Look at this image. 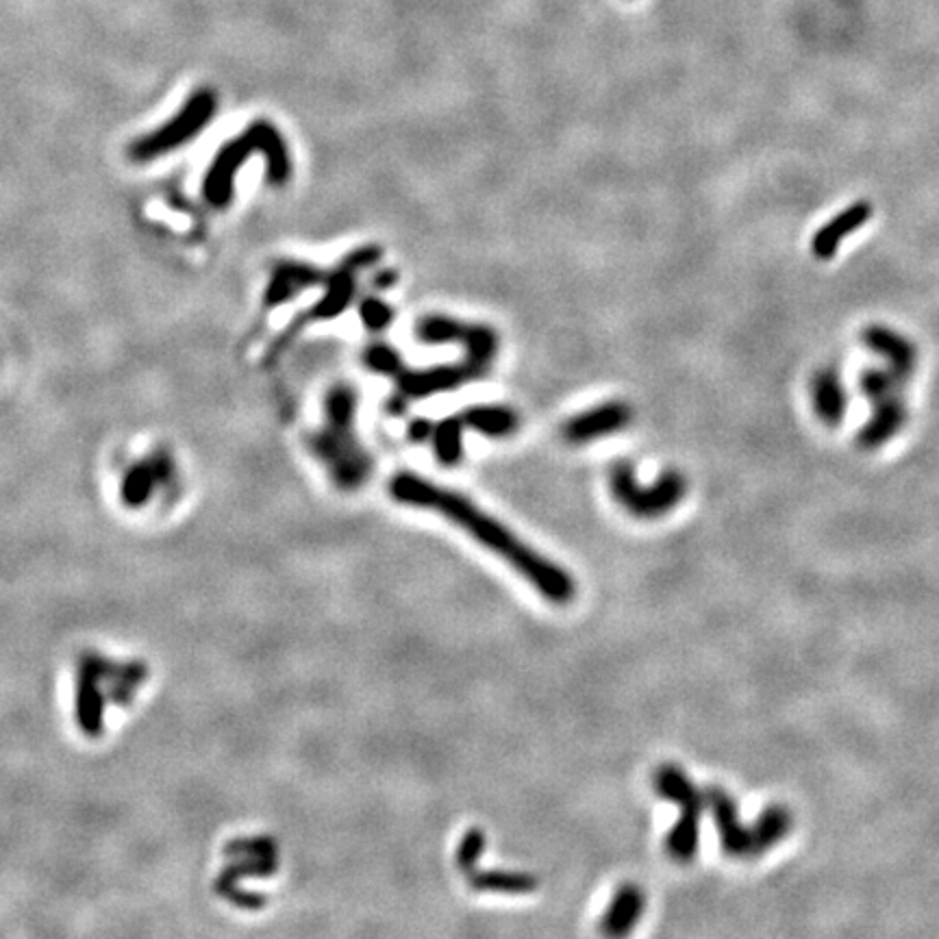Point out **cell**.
<instances>
[{
  "label": "cell",
  "mask_w": 939,
  "mask_h": 939,
  "mask_svg": "<svg viewBox=\"0 0 939 939\" xmlns=\"http://www.w3.org/2000/svg\"><path fill=\"white\" fill-rule=\"evenodd\" d=\"M366 364L370 370L379 373V375H398L402 370V361L400 355L386 346V344H377L366 353Z\"/></svg>",
  "instance_id": "obj_26"
},
{
  "label": "cell",
  "mask_w": 939,
  "mask_h": 939,
  "mask_svg": "<svg viewBox=\"0 0 939 939\" xmlns=\"http://www.w3.org/2000/svg\"><path fill=\"white\" fill-rule=\"evenodd\" d=\"M609 489L616 503L633 518L657 520L681 507L688 498L690 481L681 470L668 468L652 483L641 485L635 466L630 462H618L609 470Z\"/></svg>",
  "instance_id": "obj_6"
},
{
  "label": "cell",
  "mask_w": 939,
  "mask_h": 939,
  "mask_svg": "<svg viewBox=\"0 0 939 939\" xmlns=\"http://www.w3.org/2000/svg\"><path fill=\"white\" fill-rule=\"evenodd\" d=\"M328 279L326 272L315 268L305 261H283L274 268L270 285L266 290V305L279 307L288 301H292L303 290L324 285Z\"/></svg>",
  "instance_id": "obj_16"
},
{
  "label": "cell",
  "mask_w": 939,
  "mask_h": 939,
  "mask_svg": "<svg viewBox=\"0 0 939 939\" xmlns=\"http://www.w3.org/2000/svg\"><path fill=\"white\" fill-rule=\"evenodd\" d=\"M485 844H487V838L481 829L466 831V835H464V840L460 842V849H457V865L462 867V872L470 874V872L476 870V863L485 851Z\"/></svg>",
  "instance_id": "obj_24"
},
{
  "label": "cell",
  "mask_w": 939,
  "mask_h": 939,
  "mask_svg": "<svg viewBox=\"0 0 939 939\" xmlns=\"http://www.w3.org/2000/svg\"><path fill=\"white\" fill-rule=\"evenodd\" d=\"M907 381L896 377L892 370L883 368H865L860 375V390L867 404H874L878 400L900 396L905 393Z\"/></svg>",
  "instance_id": "obj_22"
},
{
  "label": "cell",
  "mask_w": 939,
  "mask_h": 939,
  "mask_svg": "<svg viewBox=\"0 0 939 939\" xmlns=\"http://www.w3.org/2000/svg\"><path fill=\"white\" fill-rule=\"evenodd\" d=\"M794 829V816L785 805H768L757 820L751 824V838H753V860L764 857L770 853L777 844L791 833Z\"/></svg>",
  "instance_id": "obj_18"
},
{
  "label": "cell",
  "mask_w": 939,
  "mask_h": 939,
  "mask_svg": "<svg viewBox=\"0 0 939 939\" xmlns=\"http://www.w3.org/2000/svg\"><path fill=\"white\" fill-rule=\"evenodd\" d=\"M872 216H874V207L867 201H857L849 205L844 212L833 216L827 225H822V229L813 234L809 244L811 255L820 261L833 259L840 252L844 239L857 234Z\"/></svg>",
  "instance_id": "obj_13"
},
{
  "label": "cell",
  "mask_w": 939,
  "mask_h": 939,
  "mask_svg": "<svg viewBox=\"0 0 939 939\" xmlns=\"http://www.w3.org/2000/svg\"><path fill=\"white\" fill-rule=\"evenodd\" d=\"M635 418V411L630 402L623 398L605 400L596 407H590L576 415H572L563 424V438L570 444H590L605 438H612L616 433H623L630 427Z\"/></svg>",
  "instance_id": "obj_8"
},
{
  "label": "cell",
  "mask_w": 939,
  "mask_h": 939,
  "mask_svg": "<svg viewBox=\"0 0 939 939\" xmlns=\"http://www.w3.org/2000/svg\"><path fill=\"white\" fill-rule=\"evenodd\" d=\"M870 407L872 413L857 435V444L863 451H876L889 444L909 424V402L905 393L878 400Z\"/></svg>",
  "instance_id": "obj_11"
},
{
  "label": "cell",
  "mask_w": 939,
  "mask_h": 939,
  "mask_svg": "<svg viewBox=\"0 0 939 939\" xmlns=\"http://www.w3.org/2000/svg\"><path fill=\"white\" fill-rule=\"evenodd\" d=\"M174 476V462L165 451L153 453L149 460L133 464L125 472L120 498L127 507H144L153 496L156 485L170 483Z\"/></svg>",
  "instance_id": "obj_12"
},
{
  "label": "cell",
  "mask_w": 939,
  "mask_h": 939,
  "mask_svg": "<svg viewBox=\"0 0 939 939\" xmlns=\"http://www.w3.org/2000/svg\"><path fill=\"white\" fill-rule=\"evenodd\" d=\"M391 496L398 503L431 509L468 531L470 536L505 559L520 576H525L552 605H568L576 598V581L559 563L525 544L516 533L503 527L496 518L481 511L466 496L444 489L411 472H400L391 478Z\"/></svg>",
  "instance_id": "obj_1"
},
{
  "label": "cell",
  "mask_w": 939,
  "mask_h": 939,
  "mask_svg": "<svg viewBox=\"0 0 939 939\" xmlns=\"http://www.w3.org/2000/svg\"><path fill=\"white\" fill-rule=\"evenodd\" d=\"M218 111V94L214 89H198L192 94L176 116L165 120L151 133L138 138L129 147V155L138 163H149L172 151L194 142L214 120Z\"/></svg>",
  "instance_id": "obj_7"
},
{
  "label": "cell",
  "mask_w": 939,
  "mask_h": 939,
  "mask_svg": "<svg viewBox=\"0 0 939 939\" xmlns=\"http://www.w3.org/2000/svg\"><path fill=\"white\" fill-rule=\"evenodd\" d=\"M809 398L820 422L827 427H840L849 409V390L840 368H818L809 381Z\"/></svg>",
  "instance_id": "obj_14"
},
{
  "label": "cell",
  "mask_w": 939,
  "mask_h": 939,
  "mask_svg": "<svg viewBox=\"0 0 939 939\" xmlns=\"http://www.w3.org/2000/svg\"><path fill=\"white\" fill-rule=\"evenodd\" d=\"M863 344L867 350H872L887 370H892L896 377L905 379L907 384L916 375L920 366V350L916 342L900 333L894 326L885 324H872L863 331Z\"/></svg>",
  "instance_id": "obj_10"
},
{
  "label": "cell",
  "mask_w": 939,
  "mask_h": 939,
  "mask_svg": "<svg viewBox=\"0 0 939 939\" xmlns=\"http://www.w3.org/2000/svg\"><path fill=\"white\" fill-rule=\"evenodd\" d=\"M464 422L460 415H451L446 420H442L440 424H433V446H435V457L444 464V466H455L462 462L464 457Z\"/></svg>",
  "instance_id": "obj_21"
},
{
  "label": "cell",
  "mask_w": 939,
  "mask_h": 939,
  "mask_svg": "<svg viewBox=\"0 0 939 939\" xmlns=\"http://www.w3.org/2000/svg\"><path fill=\"white\" fill-rule=\"evenodd\" d=\"M252 153L266 159V176L272 185H285L292 176V156L281 131L270 120H255L229 144H225L203 181V196L209 205L223 209L234 201L235 176Z\"/></svg>",
  "instance_id": "obj_3"
},
{
  "label": "cell",
  "mask_w": 939,
  "mask_h": 939,
  "mask_svg": "<svg viewBox=\"0 0 939 939\" xmlns=\"http://www.w3.org/2000/svg\"><path fill=\"white\" fill-rule=\"evenodd\" d=\"M644 911H646V894L641 892V887L635 885V883H623L616 889V894H614V898H612V903H609V907H607V911L601 920L603 936L625 938L639 925Z\"/></svg>",
  "instance_id": "obj_17"
},
{
  "label": "cell",
  "mask_w": 939,
  "mask_h": 939,
  "mask_svg": "<svg viewBox=\"0 0 939 939\" xmlns=\"http://www.w3.org/2000/svg\"><path fill=\"white\" fill-rule=\"evenodd\" d=\"M431 433H433V424L429 420H413L409 427V438L413 442H424L431 438Z\"/></svg>",
  "instance_id": "obj_28"
},
{
  "label": "cell",
  "mask_w": 939,
  "mask_h": 939,
  "mask_svg": "<svg viewBox=\"0 0 939 939\" xmlns=\"http://www.w3.org/2000/svg\"><path fill=\"white\" fill-rule=\"evenodd\" d=\"M652 787L659 798L681 809L679 820L666 835V853L677 863H692L701 849V820L706 807L704 791L677 764L659 766L652 777Z\"/></svg>",
  "instance_id": "obj_5"
},
{
  "label": "cell",
  "mask_w": 939,
  "mask_h": 939,
  "mask_svg": "<svg viewBox=\"0 0 939 939\" xmlns=\"http://www.w3.org/2000/svg\"><path fill=\"white\" fill-rule=\"evenodd\" d=\"M460 418L466 427L478 431L485 438H509L520 427L518 413L509 407H503V404L472 407L468 411H464Z\"/></svg>",
  "instance_id": "obj_19"
},
{
  "label": "cell",
  "mask_w": 939,
  "mask_h": 939,
  "mask_svg": "<svg viewBox=\"0 0 939 939\" xmlns=\"http://www.w3.org/2000/svg\"><path fill=\"white\" fill-rule=\"evenodd\" d=\"M415 335L427 344H464L468 357L457 366H442L433 370L398 373V391L402 398H422L440 391L457 390L489 373L492 359L498 353V337L492 328L481 324H464L446 315H427L415 326Z\"/></svg>",
  "instance_id": "obj_2"
},
{
  "label": "cell",
  "mask_w": 939,
  "mask_h": 939,
  "mask_svg": "<svg viewBox=\"0 0 939 939\" xmlns=\"http://www.w3.org/2000/svg\"><path fill=\"white\" fill-rule=\"evenodd\" d=\"M105 704H107V697L100 690V677L89 655H83L78 661L77 677V722L83 735L91 740L102 735Z\"/></svg>",
  "instance_id": "obj_15"
},
{
  "label": "cell",
  "mask_w": 939,
  "mask_h": 939,
  "mask_svg": "<svg viewBox=\"0 0 939 939\" xmlns=\"http://www.w3.org/2000/svg\"><path fill=\"white\" fill-rule=\"evenodd\" d=\"M361 320H364V324L368 326V328H373V331H381V328H386L388 324H390L391 320H393V310H391L388 303H384L381 299H366L364 303H361Z\"/></svg>",
  "instance_id": "obj_27"
},
{
  "label": "cell",
  "mask_w": 939,
  "mask_h": 939,
  "mask_svg": "<svg viewBox=\"0 0 939 939\" xmlns=\"http://www.w3.org/2000/svg\"><path fill=\"white\" fill-rule=\"evenodd\" d=\"M470 881L476 892H489V894H531L538 889V878L527 872H505V870L470 872Z\"/></svg>",
  "instance_id": "obj_20"
},
{
  "label": "cell",
  "mask_w": 939,
  "mask_h": 939,
  "mask_svg": "<svg viewBox=\"0 0 939 939\" xmlns=\"http://www.w3.org/2000/svg\"><path fill=\"white\" fill-rule=\"evenodd\" d=\"M225 853L231 857H274L277 844L270 838H252V840H235L225 846Z\"/></svg>",
  "instance_id": "obj_25"
},
{
  "label": "cell",
  "mask_w": 939,
  "mask_h": 939,
  "mask_svg": "<svg viewBox=\"0 0 939 939\" xmlns=\"http://www.w3.org/2000/svg\"><path fill=\"white\" fill-rule=\"evenodd\" d=\"M277 872V855L274 857H250V860L237 861L231 867H227L218 881H216V892L223 894L229 887H234L237 881L248 878V876H272Z\"/></svg>",
  "instance_id": "obj_23"
},
{
  "label": "cell",
  "mask_w": 939,
  "mask_h": 939,
  "mask_svg": "<svg viewBox=\"0 0 939 939\" xmlns=\"http://www.w3.org/2000/svg\"><path fill=\"white\" fill-rule=\"evenodd\" d=\"M704 802L713 816L722 853L731 860H753L751 827L740 820L735 798L722 787H709L704 789Z\"/></svg>",
  "instance_id": "obj_9"
},
{
  "label": "cell",
  "mask_w": 939,
  "mask_h": 939,
  "mask_svg": "<svg viewBox=\"0 0 939 939\" xmlns=\"http://www.w3.org/2000/svg\"><path fill=\"white\" fill-rule=\"evenodd\" d=\"M357 391L335 386L326 393V424L312 438V453L326 466L339 489H359L373 472V460L355 433Z\"/></svg>",
  "instance_id": "obj_4"
}]
</instances>
